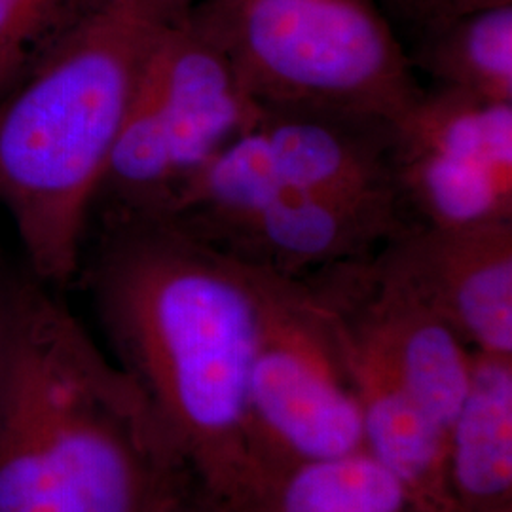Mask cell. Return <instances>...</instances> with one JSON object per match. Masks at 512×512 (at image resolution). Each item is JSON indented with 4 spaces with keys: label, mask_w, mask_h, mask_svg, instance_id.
<instances>
[{
    "label": "cell",
    "mask_w": 512,
    "mask_h": 512,
    "mask_svg": "<svg viewBox=\"0 0 512 512\" xmlns=\"http://www.w3.org/2000/svg\"><path fill=\"white\" fill-rule=\"evenodd\" d=\"M175 222L245 266L294 279L374 255L406 226L389 190L285 194L238 213Z\"/></svg>",
    "instance_id": "30bf717a"
},
{
    "label": "cell",
    "mask_w": 512,
    "mask_h": 512,
    "mask_svg": "<svg viewBox=\"0 0 512 512\" xmlns=\"http://www.w3.org/2000/svg\"><path fill=\"white\" fill-rule=\"evenodd\" d=\"M192 484L145 395L50 285L6 281L0 512H158Z\"/></svg>",
    "instance_id": "7a4b0ae2"
},
{
    "label": "cell",
    "mask_w": 512,
    "mask_h": 512,
    "mask_svg": "<svg viewBox=\"0 0 512 512\" xmlns=\"http://www.w3.org/2000/svg\"><path fill=\"white\" fill-rule=\"evenodd\" d=\"M112 0H0V103Z\"/></svg>",
    "instance_id": "2e32d148"
},
{
    "label": "cell",
    "mask_w": 512,
    "mask_h": 512,
    "mask_svg": "<svg viewBox=\"0 0 512 512\" xmlns=\"http://www.w3.org/2000/svg\"><path fill=\"white\" fill-rule=\"evenodd\" d=\"M260 112L232 61L188 14L148 67L110 150L92 219H165L190 181Z\"/></svg>",
    "instance_id": "5b68a950"
},
{
    "label": "cell",
    "mask_w": 512,
    "mask_h": 512,
    "mask_svg": "<svg viewBox=\"0 0 512 512\" xmlns=\"http://www.w3.org/2000/svg\"><path fill=\"white\" fill-rule=\"evenodd\" d=\"M4 315H6V279L2 277V268H0V368H2V355H4Z\"/></svg>",
    "instance_id": "d6986e66"
},
{
    "label": "cell",
    "mask_w": 512,
    "mask_h": 512,
    "mask_svg": "<svg viewBox=\"0 0 512 512\" xmlns=\"http://www.w3.org/2000/svg\"><path fill=\"white\" fill-rule=\"evenodd\" d=\"M86 281L114 363L145 395L196 488L215 507L230 505L251 471L260 272L175 220H101Z\"/></svg>",
    "instance_id": "6da1fadb"
},
{
    "label": "cell",
    "mask_w": 512,
    "mask_h": 512,
    "mask_svg": "<svg viewBox=\"0 0 512 512\" xmlns=\"http://www.w3.org/2000/svg\"><path fill=\"white\" fill-rule=\"evenodd\" d=\"M258 272L262 330L249 384L251 471L241 494L279 469L363 450L359 403L334 313L304 279Z\"/></svg>",
    "instance_id": "8992f818"
},
{
    "label": "cell",
    "mask_w": 512,
    "mask_h": 512,
    "mask_svg": "<svg viewBox=\"0 0 512 512\" xmlns=\"http://www.w3.org/2000/svg\"><path fill=\"white\" fill-rule=\"evenodd\" d=\"M198 0H112L0 103V209L31 275L80 274L110 150L165 35Z\"/></svg>",
    "instance_id": "3957f363"
},
{
    "label": "cell",
    "mask_w": 512,
    "mask_h": 512,
    "mask_svg": "<svg viewBox=\"0 0 512 512\" xmlns=\"http://www.w3.org/2000/svg\"><path fill=\"white\" fill-rule=\"evenodd\" d=\"M404 50L431 86L512 105V2L461 14Z\"/></svg>",
    "instance_id": "9a60e30c"
},
{
    "label": "cell",
    "mask_w": 512,
    "mask_h": 512,
    "mask_svg": "<svg viewBox=\"0 0 512 512\" xmlns=\"http://www.w3.org/2000/svg\"><path fill=\"white\" fill-rule=\"evenodd\" d=\"M219 511L433 512L365 450L296 463L262 476Z\"/></svg>",
    "instance_id": "5bb4252c"
},
{
    "label": "cell",
    "mask_w": 512,
    "mask_h": 512,
    "mask_svg": "<svg viewBox=\"0 0 512 512\" xmlns=\"http://www.w3.org/2000/svg\"><path fill=\"white\" fill-rule=\"evenodd\" d=\"M505 512H512V511H505Z\"/></svg>",
    "instance_id": "ffe728a7"
},
{
    "label": "cell",
    "mask_w": 512,
    "mask_h": 512,
    "mask_svg": "<svg viewBox=\"0 0 512 512\" xmlns=\"http://www.w3.org/2000/svg\"><path fill=\"white\" fill-rule=\"evenodd\" d=\"M370 262L469 348L512 355V220L461 228L406 224Z\"/></svg>",
    "instance_id": "8fae6325"
},
{
    "label": "cell",
    "mask_w": 512,
    "mask_h": 512,
    "mask_svg": "<svg viewBox=\"0 0 512 512\" xmlns=\"http://www.w3.org/2000/svg\"><path fill=\"white\" fill-rule=\"evenodd\" d=\"M300 279L448 435L469 385L475 349L435 311L378 274L370 256Z\"/></svg>",
    "instance_id": "9c48e42d"
},
{
    "label": "cell",
    "mask_w": 512,
    "mask_h": 512,
    "mask_svg": "<svg viewBox=\"0 0 512 512\" xmlns=\"http://www.w3.org/2000/svg\"><path fill=\"white\" fill-rule=\"evenodd\" d=\"M190 18L262 109L395 122L421 92L378 0H198Z\"/></svg>",
    "instance_id": "277c9868"
},
{
    "label": "cell",
    "mask_w": 512,
    "mask_h": 512,
    "mask_svg": "<svg viewBox=\"0 0 512 512\" xmlns=\"http://www.w3.org/2000/svg\"><path fill=\"white\" fill-rule=\"evenodd\" d=\"M158 512H220L205 495L196 488V484L188 486L184 492L173 497Z\"/></svg>",
    "instance_id": "ac0fdd59"
},
{
    "label": "cell",
    "mask_w": 512,
    "mask_h": 512,
    "mask_svg": "<svg viewBox=\"0 0 512 512\" xmlns=\"http://www.w3.org/2000/svg\"><path fill=\"white\" fill-rule=\"evenodd\" d=\"M507 2L512 0H378L404 48L423 33L461 14Z\"/></svg>",
    "instance_id": "e0dca14e"
},
{
    "label": "cell",
    "mask_w": 512,
    "mask_h": 512,
    "mask_svg": "<svg viewBox=\"0 0 512 512\" xmlns=\"http://www.w3.org/2000/svg\"><path fill=\"white\" fill-rule=\"evenodd\" d=\"M446 488L452 512L512 511V355H473L448 429Z\"/></svg>",
    "instance_id": "4fadbf2b"
},
{
    "label": "cell",
    "mask_w": 512,
    "mask_h": 512,
    "mask_svg": "<svg viewBox=\"0 0 512 512\" xmlns=\"http://www.w3.org/2000/svg\"><path fill=\"white\" fill-rule=\"evenodd\" d=\"M391 143L389 120L329 110L262 109L190 181L165 219L238 213L285 194L393 192Z\"/></svg>",
    "instance_id": "52a82bcc"
},
{
    "label": "cell",
    "mask_w": 512,
    "mask_h": 512,
    "mask_svg": "<svg viewBox=\"0 0 512 512\" xmlns=\"http://www.w3.org/2000/svg\"><path fill=\"white\" fill-rule=\"evenodd\" d=\"M391 183L406 224L512 220V105L421 86L393 122Z\"/></svg>",
    "instance_id": "ba28073f"
},
{
    "label": "cell",
    "mask_w": 512,
    "mask_h": 512,
    "mask_svg": "<svg viewBox=\"0 0 512 512\" xmlns=\"http://www.w3.org/2000/svg\"><path fill=\"white\" fill-rule=\"evenodd\" d=\"M338 325L359 403L363 450L431 511L452 512L446 488V429L349 336L340 321Z\"/></svg>",
    "instance_id": "7c38bea8"
}]
</instances>
